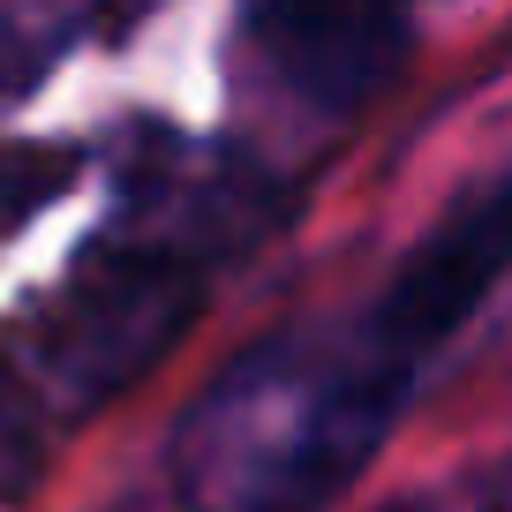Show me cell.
Returning <instances> with one entry per match:
<instances>
[{
  "instance_id": "obj_5",
  "label": "cell",
  "mask_w": 512,
  "mask_h": 512,
  "mask_svg": "<svg viewBox=\"0 0 512 512\" xmlns=\"http://www.w3.org/2000/svg\"><path fill=\"white\" fill-rule=\"evenodd\" d=\"M38 467H46V430H38V407H31V392L0 369V497H23Z\"/></svg>"
},
{
  "instance_id": "obj_6",
  "label": "cell",
  "mask_w": 512,
  "mask_h": 512,
  "mask_svg": "<svg viewBox=\"0 0 512 512\" xmlns=\"http://www.w3.org/2000/svg\"><path fill=\"white\" fill-rule=\"evenodd\" d=\"M61 174H68L61 159H38V151H8L0 144V234L31 219V211L61 189Z\"/></svg>"
},
{
  "instance_id": "obj_3",
  "label": "cell",
  "mask_w": 512,
  "mask_h": 512,
  "mask_svg": "<svg viewBox=\"0 0 512 512\" xmlns=\"http://www.w3.org/2000/svg\"><path fill=\"white\" fill-rule=\"evenodd\" d=\"M505 272H512V174L490 181V189H475V196H460V204L415 241V256L369 294V317L400 347V362L422 377L430 354L490 302V287Z\"/></svg>"
},
{
  "instance_id": "obj_4",
  "label": "cell",
  "mask_w": 512,
  "mask_h": 512,
  "mask_svg": "<svg viewBox=\"0 0 512 512\" xmlns=\"http://www.w3.org/2000/svg\"><path fill=\"white\" fill-rule=\"evenodd\" d=\"M241 38L302 106L362 113L407 68L415 23L392 8H249Z\"/></svg>"
},
{
  "instance_id": "obj_1",
  "label": "cell",
  "mask_w": 512,
  "mask_h": 512,
  "mask_svg": "<svg viewBox=\"0 0 512 512\" xmlns=\"http://www.w3.org/2000/svg\"><path fill=\"white\" fill-rule=\"evenodd\" d=\"M407 384L369 309L264 332L174 430L181 512H317L369 467Z\"/></svg>"
},
{
  "instance_id": "obj_2",
  "label": "cell",
  "mask_w": 512,
  "mask_h": 512,
  "mask_svg": "<svg viewBox=\"0 0 512 512\" xmlns=\"http://www.w3.org/2000/svg\"><path fill=\"white\" fill-rule=\"evenodd\" d=\"M196 309H204V264L113 226L68 272V287L53 294L46 324H38V362L61 407L91 415L98 400L128 392L196 324Z\"/></svg>"
}]
</instances>
